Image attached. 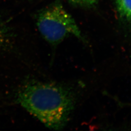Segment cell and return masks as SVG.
<instances>
[{"label": "cell", "mask_w": 131, "mask_h": 131, "mask_svg": "<svg viewBox=\"0 0 131 131\" xmlns=\"http://www.w3.org/2000/svg\"><path fill=\"white\" fill-rule=\"evenodd\" d=\"M7 41V35L0 18V49L6 45Z\"/></svg>", "instance_id": "obj_4"}, {"label": "cell", "mask_w": 131, "mask_h": 131, "mask_svg": "<svg viewBox=\"0 0 131 131\" xmlns=\"http://www.w3.org/2000/svg\"><path fill=\"white\" fill-rule=\"evenodd\" d=\"M118 13L124 18L131 20V0H115Z\"/></svg>", "instance_id": "obj_3"}, {"label": "cell", "mask_w": 131, "mask_h": 131, "mask_svg": "<svg viewBox=\"0 0 131 131\" xmlns=\"http://www.w3.org/2000/svg\"><path fill=\"white\" fill-rule=\"evenodd\" d=\"M38 30L42 37L56 46L72 35L86 43L75 20L60 3L56 2L39 11L36 16Z\"/></svg>", "instance_id": "obj_2"}, {"label": "cell", "mask_w": 131, "mask_h": 131, "mask_svg": "<svg viewBox=\"0 0 131 131\" xmlns=\"http://www.w3.org/2000/svg\"><path fill=\"white\" fill-rule=\"evenodd\" d=\"M16 98L27 111L45 126L55 130L67 125L75 104L74 95L68 88L35 81L23 85Z\"/></svg>", "instance_id": "obj_1"}, {"label": "cell", "mask_w": 131, "mask_h": 131, "mask_svg": "<svg viewBox=\"0 0 131 131\" xmlns=\"http://www.w3.org/2000/svg\"><path fill=\"white\" fill-rule=\"evenodd\" d=\"M70 2L82 5H91L96 3L98 0H68Z\"/></svg>", "instance_id": "obj_5"}, {"label": "cell", "mask_w": 131, "mask_h": 131, "mask_svg": "<svg viewBox=\"0 0 131 131\" xmlns=\"http://www.w3.org/2000/svg\"><path fill=\"white\" fill-rule=\"evenodd\" d=\"M118 103L121 105L122 106H131V103H122L118 101H117Z\"/></svg>", "instance_id": "obj_6"}]
</instances>
